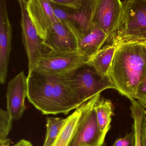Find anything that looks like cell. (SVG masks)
Here are the masks:
<instances>
[{
  "label": "cell",
  "instance_id": "obj_1",
  "mask_svg": "<svg viewBox=\"0 0 146 146\" xmlns=\"http://www.w3.org/2000/svg\"><path fill=\"white\" fill-rule=\"evenodd\" d=\"M70 75L47 76L34 72L27 76L29 102L45 115H66L77 109L84 103L72 87Z\"/></svg>",
  "mask_w": 146,
  "mask_h": 146
},
{
  "label": "cell",
  "instance_id": "obj_2",
  "mask_svg": "<svg viewBox=\"0 0 146 146\" xmlns=\"http://www.w3.org/2000/svg\"><path fill=\"white\" fill-rule=\"evenodd\" d=\"M117 42L109 77L120 94L135 100L138 88L146 80V43Z\"/></svg>",
  "mask_w": 146,
  "mask_h": 146
},
{
  "label": "cell",
  "instance_id": "obj_3",
  "mask_svg": "<svg viewBox=\"0 0 146 146\" xmlns=\"http://www.w3.org/2000/svg\"><path fill=\"white\" fill-rule=\"evenodd\" d=\"M122 3V18L113 37L117 42L146 43V0H126Z\"/></svg>",
  "mask_w": 146,
  "mask_h": 146
},
{
  "label": "cell",
  "instance_id": "obj_4",
  "mask_svg": "<svg viewBox=\"0 0 146 146\" xmlns=\"http://www.w3.org/2000/svg\"><path fill=\"white\" fill-rule=\"evenodd\" d=\"M100 94L84 102L78 125L69 146H102L106 133L99 129L95 106Z\"/></svg>",
  "mask_w": 146,
  "mask_h": 146
},
{
  "label": "cell",
  "instance_id": "obj_5",
  "mask_svg": "<svg viewBox=\"0 0 146 146\" xmlns=\"http://www.w3.org/2000/svg\"><path fill=\"white\" fill-rule=\"evenodd\" d=\"M69 81L83 103L106 90H115L110 77L102 76L93 67L86 64L71 74Z\"/></svg>",
  "mask_w": 146,
  "mask_h": 146
},
{
  "label": "cell",
  "instance_id": "obj_6",
  "mask_svg": "<svg viewBox=\"0 0 146 146\" xmlns=\"http://www.w3.org/2000/svg\"><path fill=\"white\" fill-rule=\"evenodd\" d=\"M87 60L88 59L79 52L66 53L46 52L39 60L34 72L47 76H67L84 65Z\"/></svg>",
  "mask_w": 146,
  "mask_h": 146
},
{
  "label": "cell",
  "instance_id": "obj_7",
  "mask_svg": "<svg viewBox=\"0 0 146 146\" xmlns=\"http://www.w3.org/2000/svg\"><path fill=\"white\" fill-rule=\"evenodd\" d=\"M26 1L27 0L18 1L21 9L22 40L28 57V76H29L34 72L39 60L46 52L42 40L27 12Z\"/></svg>",
  "mask_w": 146,
  "mask_h": 146
},
{
  "label": "cell",
  "instance_id": "obj_8",
  "mask_svg": "<svg viewBox=\"0 0 146 146\" xmlns=\"http://www.w3.org/2000/svg\"><path fill=\"white\" fill-rule=\"evenodd\" d=\"M123 13V4L119 0H98L93 18L97 25L111 40L117 32Z\"/></svg>",
  "mask_w": 146,
  "mask_h": 146
},
{
  "label": "cell",
  "instance_id": "obj_9",
  "mask_svg": "<svg viewBox=\"0 0 146 146\" xmlns=\"http://www.w3.org/2000/svg\"><path fill=\"white\" fill-rule=\"evenodd\" d=\"M46 52L66 53L78 52L77 40L73 32L64 22L54 23L42 41Z\"/></svg>",
  "mask_w": 146,
  "mask_h": 146
},
{
  "label": "cell",
  "instance_id": "obj_10",
  "mask_svg": "<svg viewBox=\"0 0 146 146\" xmlns=\"http://www.w3.org/2000/svg\"><path fill=\"white\" fill-rule=\"evenodd\" d=\"M26 10L38 35L44 40L53 25L59 20L50 0H27Z\"/></svg>",
  "mask_w": 146,
  "mask_h": 146
},
{
  "label": "cell",
  "instance_id": "obj_11",
  "mask_svg": "<svg viewBox=\"0 0 146 146\" xmlns=\"http://www.w3.org/2000/svg\"><path fill=\"white\" fill-rule=\"evenodd\" d=\"M97 1L98 0H83L79 9L72 11L65 9L61 22L67 25L76 38L86 34L91 29Z\"/></svg>",
  "mask_w": 146,
  "mask_h": 146
},
{
  "label": "cell",
  "instance_id": "obj_12",
  "mask_svg": "<svg viewBox=\"0 0 146 146\" xmlns=\"http://www.w3.org/2000/svg\"><path fill=\"white\" fill-rule=\"evenodd\" d=\"M27 93V77L22 71L9 81L7 90V111L13 119H20L23 116Z\"/></svg>",
  "mask_w": 146,
  "mask_h": 146
},
{
  "label": "cell",
  "instance_id": "obj_13",
  "mask_svg": "<svg viewBox=\"0 0 146 146\" xmlns=\"http://www.w3.org/2000/svg\"><path fill=\"white\" fill-rule=\"evenodd\" d=\"M12 28L5 0H0V81L5 83L11 51Z\"/></svg>",
  "mask_w": 146,
  "mask_h": 146
},
{
  "label": "cell",
  "instance_id": "obj_14",
  "mask_svg": "<svg viewBox=\"0 0 146 146\" xmlns=\"http://www.w3.org/2000/svg\"><path fill=\"white\" fill-rule=\"evenodd\" d=\"M108 38L103 31L93 23L88 32L77 38L78 52L88 59L102 48Z\"/></svg>",
  "mask_w": 146,
  "mask_h": 146
},
{
  "label": "cell",
  "instance_id": "obj_15",
  "mask_svg": "<svg viewBox=\"0 0 146 146\" xmlns=\"http://www.w3.org/2000/svg\"><path fill=\"white\" fill-rule=\"evenodd\" d=\"M112 42L102 48L95 54L88 59L85 64L93 67L103 77L109 76L112 63L118 42L114 38Z\"/></svg>",
  "mask_w": 146,
  "mask_h": 146
},
{
  "label": "cell",
  "instance_id": "obj_16",
  "mask_svg": "<svg viewBox=\"0 0 146 146\" xmlns=\"http://www.w3.org/2000/svg\"><path fill=\"white\" fill-rule=\"evenodd\" d=\"M83 104L66 118L63 128L52 146H69L80 120L83 108Z\"/></svg>",
  "mask_w": 146,
  "mask_h": 146
},
{
  "label": "cell",
  "instance_id": "obj_17",
  "mask_svg": "<svg viewBox=\"0 0 146 146\" xmlns=\"http://www.w3.org/2000/svg\"><path fill=\"white\" fill-rule=\"evenodd\" d=\"M95 110L100 130L107 133L111 128L112 116L114 115L112 102L110 100L101 97L96 103Z\"/></svg>",
  "mask_w": 146,
  "mask_h": 146
},
{
  "label": "cell",
  "instance_id": "obj_18",
  "mask_svg": "<svg viewBox=\"0 0 146 146\" xmlns=\"http://www.w3.org/2000/svg\"><path fill=\"white\" fill-rule=\"evenodd\" d=\"M130 110L133 118L132 129L135 132V146H141V129L143 114L146 110L135 100H130Z\"/></svg>",
  "mask_w": 146,
  "mask_h": 146
},
{
  "label": "cell",
  "instance_id": "obj_19",
  "mask_svg": "<svg viewBox=\"0 0 146 146\" xmlns=\"http://www.w3.org/2000/svg\"><path fill=\"white\" fill-rule=\"evenodd\" d=\"M66 118H46V133L43 146H52L63 128Z\"/></svg>",
  "mask_w": 146,
  "mask_h": 146
},
{
  "label": "cell",
  "instance_id": "obj_20",
  "mask_svg": "<svg viewBox=\"0 0 146 146\" xmlns=\"http://www.w3.org/2000/svg\"><path fill=\"white\" fill-rule=\"evenodd\" d=\"M13 119L9 112L1 109L0 110V141L7 139L12 126Z\"/></svg>",
  "mask_w": 146,
  "mask_h": 146
},
{
  "label": "cell",
  "instance_id": "obj_21",
  "mask_svg": "<svg viewBox=\"0 0 146 146\" xmlns=\"http://www.w3.org/2000/svg\"><path fill=\"white\" fill-rule=\"evenodd\" d=\"M50 1L65 9L75 11L81 8L83 0H50Z\"/></svg>",
  "mask_w": 146,
  "mask_h": 146
},
{
  "label": "cell",
  "instance_id": "obj_22",
  "mask_svg": "<svg viewBox=\"0 0 146 146\" xmlns=\"http://www.w3.org/2000/svg\"><path fill=\"white\" fill-rule=\"evenodd\" d=\"M112 146H135V135L134 130L127 133L123 137L117 138Z\"/></svg>",
  "mask_w": 146,
  "mask_h": 146
},
{
  "label": "cell",
  "instance_id": "obj_23",
  "mask_svg": "<svg viewBox=\"0 0 146 146\" xmlns=\"http://www.w3.org/2000/svg\"><path fill=\"white\" fill-rule=\"evenodd\" d=\"M135 100L144 108H146V80L138 88Z\"/></svg>",
  "mask_w": 146,
  "mask_h": 146
},
{
  "label": "cell",
  "instance_id": "obj_24",
  "mask_svg": "<svg viewBox=\"0 0 146 146\" xmlns=\"http://www.w3.org/2000/svg\"><path fill=\"white\" fill-rule=\"evenodd\" d=\"M141 146H146V111L143 114L141 126Z\"/></svg>",
  "mask_w": 146,
  "mask_h": 146
},
{
  "label": "cell",
  "instance_id": "obj_25",
  "mask_svg": "<svg viewBox=\"0 0 146 146\" xmlns=\"http://www.w3.org/2000/svg\"><path fill=\"white\" fill-rule=\"evenodd\" d=\"M13 146H33V145L29 141L23 139Z\"/></svg>",
  "mask_w": 146,
  "mask_h": 146
},
{
  "label": "cell",
  "instance_id": "obj_26",
  "mask_svg": "<svg viewBox=\"0 0 146 146\" xmlns=\"http://www.w3.org/2000/svg\"><path fill=\"white\" fill-rule=\"evenodd\" d=\"M10 143L11 140L10 139L0 141V146H10Z\"/></svg>",
  "mask_w": 146,
  "mask_h": 146
}]
</instances>
